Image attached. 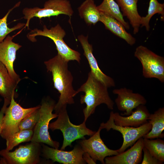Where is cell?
Listing matches in <instances>:
<instances>
[{"label":"cell","instance_id":"f1b7e54d","mask_svg":"<svg viewBox=\"0 0 164 164\" xmlns=\"http://www.w3.org/2000/svg\"><path fill=\"white\" fill-rule=\"evenodd\" d=\"M143 158L142 164H162L163 162L159 160L153 156L145 147L143 149Z\"/></svg>","mask_w":164,"mask_h":164},{"label":"cell","instance_id":"9c48e42d","mask_svg":"<svg viewBox=\"0 0 164 164\" xmlns=\"http://www.w3.org/2000/svg\"><path fill=\"white\" fill-rule=\"evenodd\" d=\"M12 95L10 103L5 112L2 130L0 136L6 140L14 134L20 131L19 125L25 117L39 108L40 105L29 108H24L14 100Z\"/></svg>","mask_w":164,"mask_h":164},{"label":"cell","instance_id":"4316f807","mask_svg":"<svg viewBox=\"0 0 164 164\" xmlns=\"http://www.w3.org/2000/svg\"><path fill=\"white\" fill-rule=\"evenodd\" d=\"M20 3V2L17 3L14 7L8 10L4 17L0 19V43L2 42L11 32L16 30L20 29L25 26L26 24L21 22L17 23L12 28H9L8 26L7 21L9 15L13 9L19 6Z\"/></svg>","mask_w":164,"mask_h":164},{"label":"cell","instance_id":"8992f818","mask_svg":"<svg viewBox=\"0 0 164 164\" xmlns=\"http://www.w3.org/2000/svg\"><path fill=\"white\" fill-rule=\"evenodd\" d=\"M40 143L31 142L20 146L14 151H0V164H36L39 162L41 147Z\"/></svg>","mask_w":164,"mask_h":164},{"label":"cell","instance_id":"1f68e13d","mask_svg":"<svg viewBox=\"0 0 164 164\" xmlns=\"http://www.w3.org/2000/svg\"><path fill=\"white\" fill-rule=\"evenodd\" d=\"M2 101V99L0 98V102H1Z\"/></svg>","mask_w":164,"mask_h":164},{"label":"cell","instance_id":"52a82bcc","mask_svg":"<svg viewBox=\"0 0 164 164\" xmlns=\"http://www.w3.org/2000/svg\"><path fill=\"white\" fill-rule=\"evenodd\" d=\"M23 18L27 20L24 28L29 29L30 20L34 17L40 19L42 18H50L64 14L69 17L73 13V11L69 1L67 0H48L44 5V7H26L22 11Z\"/></svg>","mask_w":164,"mask_h":164},{"label":"cell","instance_id":"44dd1931","mask_svg":"<svg viewBox=\"0 0 164 164\" xmlns=\"http://www.w3.org/2000/svg\"><path fill=\"white\" fill-rule=\"evenodd\" d=\"M18 84L14 81L4 65L0 62V95L4 99L11 101L12 95L18 94L15 91Z\"/></svg>","mask_w":164,"mask_h":164},{"label":"cell","instance_id":"e0dca14e","mask_svg":"<svg viewBox=\"0 0 164 164\" xmlns=\"http://www.w3.org/2000/svg\"><path fill=\"white\" fill-rule=\"evenodd\" d=\"M135 109L131 114L125 117L112 111L115 124L122 126L138 127L147 122L150 113L145 105H140Z\"/></svg>","mask_w":164,"mask_h":164},{"label":"cell","instance_id":"484cf974","mask_svg":"<svg viewBox=\"0 0 164 164\" xmlns=\"http://www.w3.org/2000/svg\"><path fill=\"white\" fill-rule=\"evenodd\" d=\"M164 15V4L159 3L157 0H150L148 14L145 17H142L140 22L141 27H145L147 31L150 29L149 22L151 18L155 14Z\"/></svg>","mask_w":164,"mask_h":164},{"label":"cell","instance_id":"ba28073f","mask_svg":"<svg viewBox=\"0 0 164 164\" xmlns=\"http://www.w3.org/2000/svg\"><path fill=\"white\" fill-rule=\"evenodd\" d=\"M134 56L140 62L142 75L146 78H155L164 82V58L142 45L138 46Z\"/></svg>","mask_w":164,"mask_h":164},{"label":"cell","instance_id":"83f0119b","mask_svg":"<svg viewBox=\"0 0 164 164\" xmlns=\"http://www.w3.org/2000/svg\"><path fill=\"white\" fill-rule=\"evenodd\" d=\"M39 108L26 116L21 121L19 126L20 130H33L39 118Z\"/></svg>","mask_w":164,"mask_h":164},{"label":"cell","instance_id":"ffe728a7","mask_svg":"<svg viewBox=\"0 0 164 164\" xmlns=\"http://www.w3.org/2000/svg\"><path fill=\"white\" fill-rule=\"evenodd\" d=\"M148 121L151 125V129L143 138L153 139L163 137L164 108H159L154 113L150 114Z\"/></svg>","mask_w":164,"mask_h":164},{"label":"cell","instance_id":"d6986e66","mask_svg":"<svg viewBox=\"0 0 164 164\" xmlns=\"http://www.w3.org/2000/svg\"><path fill=\"white\" fill-rule=\"evenodd\" d=\"M138 0H116L121 8L123 16H126L129 21L133 28V33L137 34L140 26L142 17L137 9Z\"/></svg>","mask_w":164,"mask_h":164},{"label":"cell","instance_id":"8fae6325","mask_svg":"<svg viewBox=\"0 0 164 164\" xmlns=\"http://www.w3.org/2000/svg\"><path fill=\"white\" fill-rule=\"evenodd\" d=\"M102 129L99 127L97 132L88 139H82L79 143L84 152L87 153L94 161H100L105 164L104 159L108 156L114 155L119 154L117 150L108 148L101 138L100 132Z\"/></svg>","mask_w":164,"mask_h":164},{"label":"cell","instance_id":"4dcf8cb0","mask_svg":"<svg viewBox=\"0 0 164 164\" xmlns=\"http://www.w3.org/2000/svg\"><path fill=\"white\" fill-rule=\"evenodd\" d=\"M83 157V159L86 163L88 164H96V162L94 161L87 153L84 152Z\"/></svg>","mask_w":164,"mask_h":164},{"label":"cell","instance_id":"2e32d148","mask_svg":"<svg viewBox=\"0 0 164 164\" xmlns=\"http://www.w3.org/2000/svg\"><path fill=\"white\" fill-rule=\"evenodd\" d=\"M143 138H139L131 147L126 151L104 159L106 164H137L142 160Z\"/></svg>","mask_w":164,"mask_h":164},{"label":"cell","instance_id":"5b68a950","mask_svg":"<svg viewBox=\"0 0 164 164\" xmlns=\"http://www.w3.org/2000/svg\"><path fill=\"white\" fill-rule=\"evenodd\" d=\"M53 100L46 99L42 100L39 108L40 117L35 126L31 141L45 143L58 149L60 144L53 140L49 132V126L50 121L57 117L58 115L53 113L55 105Z\"/></svg>","mask_w":164,"mask_h":164},{"label":"cell","instance_id":"3957f363","mask_svg":"<svg viewBox=\"0 0 164 164\" xmlns=\"http://www.w3.org/2000/svg\"><path fill=\"white\" fill-rule=\"evenodd\" d=\"M66 107L60 110L57 114V119L50 124L49 126V128L52 131L59 129L62 132L63 141L61 150L65 149L68 146H71L72 142L75 140L85 139V136H91L96 132L87 128L84 121L78 125L72 123L70 120Z\"/></svg>","mask_w":164,"mask_h":164},{"label":"cell","instance_id":"7c38bea8","mask_svg":"<svg viewBox=\"0 0 164 164\" xmlns=\"http://www.w3.org/2000/svg\"><path fill=\"white\" fill-rule=\"evenodd\" d=\"M43 155L46 159H50L53 162H57L64 164H85L83 159L84 151L80 145H77L70 151H64L43 144L41 149Z\"/></svg>","mask_w":164,"mask_h":164},{"label":"cell","instance_id":"4fadbf2b","mask_svg":"<svg viewBox=\"0 0 164 164\" xmlns=\"http://www.w3.org/2000/svg\"><path fill=\"white\" fill-rule=\"evenodd\" d=\"M112 92L117 95L115 102L118 109L124 111V114H121L122 115H130L138 106L145 105L147 103L146 99L142 95L125 87L115 89Z\"/></svg>","mask_w":164,"mask_h":164},{"label":"cell","instance_id":"6da1fadb","mask_svg":"<svg viewBox=\"0 0 164 164\" xmlns=\"http://www.w3.org/2000/svg\"><path fill=\"white\" fill-rule=\"evenodd\" d=\"M68 62L58 54L44 62L47 72L52 73L54 87L60 94L54 109L57 114L67 104H73V97L77 95L73 86V77L68 69Z\"/></svg>","mask_w":164,"mask_h":164},{"label":"cell","instance_id":"603a6c76","mask_svg":"<svg viewBox=\"0 0 164 164\" xmlns=\"http://www.w3.org/2000/svg\"><path fill=\"white\" fill-rule=\"evenodd\" d=\"M98 10L114 18L128 29L130 26L128 23L125 21L117 3L114 0H103L102 2L97 6Z\"/></svg>","mask_w":164,"mask_h":164},{"label":"cell","instance_id":"9a60e30c","mask_svg":"<svg viewBox=\"0 0 164 164\" xmlns=\"http://www.w3.org/2000/svg\"><path fill=\"white\" fill-rule=\"evenodd\" d=\"M88 38V36H84L83 35L78 37V40L84 50V55L89 64L91 69L90 71L96 79L108 88L115 87V84L114 80L104 73L99 67L97 60L93 53L92 46L89 43Z\"/></svg>","mask_w":164,"mask_h":164},{"label":"cell","instance_id":"7402d4cb","mask_svg":"<svg viewBox=\"0 0 164 164\" xmlns=\"http://www.w3.org/2000/svg\"><path fill=\"white\" fill-rule=\"evenodd\" d=\"M78 9L80 17L88 25H95L99 21L100 12L93 0H86Z\"/></svg>","mask_w":164,"mask_h":164},{"label":"cell","instance_id":"277c9868","mask_svg":"<svg viewBox=\"0 0 164 164\" xmlns=\"http://www.w3.org/2000/svg\"><path fill=\"white\" fill-rule=\"evenodd\" d=\"M66 34L65 31L58 24L50 29H48L45 25L43 26V30L35 28L28 33L27 37L32 42L36 41L35 37L37 36L47 37L52 39L55 43L58 54L68 62L76 60L80 63V54L71 49L66 44L63 39Z\"/></svg>","mask_w":164,"mask_h":164},{"label":"cell","instance_id":"30bf717a","mask_svg":"<svg viewBox=\"0 0 164 164\" xmlns=\"http://www.w3.org/2000/svg\"><path fill=\"white\" fill-rule=\"evenodd\" d=\"M102 129H105L107 131L111 129L120 132L123 138V142L121 147L117 150L118 153L125 150L129 147L132 146L140 138L149 132L151 130L152 126L148 121L138 127L122 126L116 125L111 111L110 114L109 118L106 122L101 123L99 127Z\"/></svg>","mask_w":164,"mask_h":164},{"label":"cell","instance_id":"7a4b0ae2","mask_svg":"<svg viewBox=\"0 0 164 164\" xmlns=\"http://www.w3.org/2000/svg\"><path fill=\"white\" fill-rule=\"evenodd\" d=\"M108 88L96 79L90 71L86 81L76 91V94L83 92L84 94L80 96V103L85 104L86 107L83 109L84 121L94 113L96 107L104 104L110 110L114 108V102L110 97Z\"/></svg>","mask_w":164,"mask_h":164},{"label":"cell","instance_id":"ac0fdd59","mask_svg":"<svg viewBox=\"0 0 164 164\" xmlns=\"http://www.w3.org/2000/svg\"><path fill=\"white\" fill-rule=\"evenodd\" d=\"M100 12L99 21L104 25L106 29L123 39L129 45L132 46L135 44V39L126 31L125 28L121 22L110 15Z\"/></svg>","mask_w":164,"mask_h":164},{"label":"cell","instance_id":"f546056e","mask_svg":"<svg viewBox=\"0 0 164 164\" xmlns=\"http://www.w3.org/2000/svg\"><path fill=\"white\" fill-rule=\"evenodd\" d=\"M11 101L7 99H4V103L3 106L0 111V135L2 130L3 118L4 115L5 110L10 103Z\"/></svg>","mask_w":164,"mask_h":164},{"label":"cell","instance_id":"5bb4252c","mask_svg":"<svg viewBox=\"0 0 164 164\" xmlns=\"http://www.w3.org/2000/svg\"><path fill=\"white\" fill-rule=\"evenodd\" d=\"M13 36L8 35L0 43V62L5 66L13 80L18 84L21 79L15 71L14 63L16 52L22 46L13 42Z\"/></svg>","mask_w":164,"mask_h":164},{"label":"cell","instance_id":"d4e9b609","mask_svg":"<svg viewBox=\"0 0 164 164\" xmlns=\"http://www.w3.org/2000/svg\"><path fill=\"white\" fill-rule=\"evenodd\" d=\"M33 130H20L5 140V149L10 151L19 144L31 141L33 135Z\"/></svg>","mask_w":164,"mask_h":164},{"label":"cell","instance_id":"cb8c5ba5","mask_svg":"<svg viewBox=\"0 0 164 164\" xmlns=\"http://www.w3.org/2000/svg\"><path fill=\"white\" fill-rule=\"evenodd\" d=\"M143 138L144 147L148 150L153 156L164 162V141L159 138L155 139Z\"/></svg>","mask_w":164,"mask_h":164}]
</instances>
